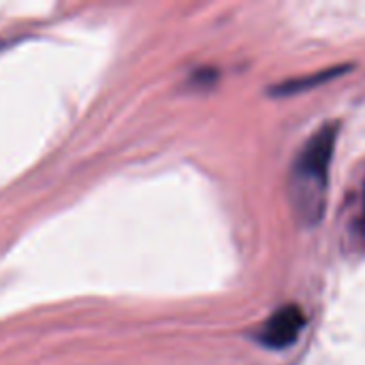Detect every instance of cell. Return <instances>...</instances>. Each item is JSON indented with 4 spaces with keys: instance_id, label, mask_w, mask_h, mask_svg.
<instances>
[{
    "instance_id": "obj_3",
    "label": "cell",
    "mask_w": 365,
    "mask_h": 365,
    "mask_svg": "<svg viewBox=\"0 0 365 365\" xmlns=\"http://www.w3.org/2000/svg\"><path fill=\"white\" fill-rule=\"evenodd\" d=\"M344 71H351V66H334V68L319 71V73L308 75V77L291 79V81L278 83V88H276L274 92H276V94H295V92H304V90H310V88H317L319 83H323V81H327V79H334V77L342 75Z\"/></svg>"
},
{
    "instance_id": "obj_2",
    "label": "cell",
    "mask_w": 365,
    "mask_h": 365,
    "mask_svg": "<svg viewBox=\"0 0 365 365\" xmlns=\"http://www.w3.org/2000/svg\"><path fill=\"white\" fill-rule=\"evenodd\" d=\"M306 327V314L299 306H284L280 310H276L263 325L261 334H259V342L267 349L274 351H282L293 346L302 331Z\"/></svg>"
},
{
    "instance_id": "obj_1",
    "label": "cell",
    "mask_w": 365,
    "mask_h": 365,
    "mask_svg": "<svg viewBox=\"0 0 365 365\" xmlns=\"http://www.w3.org/2000/svg\"><path fill=\"white\" fill-rule=\"evenodd\" d=\"M340 124H323L302 148L291 171V197L297 216L308 225H317L325 212L329 165L334 158Z\"/></svg>"
}]
</instances>
